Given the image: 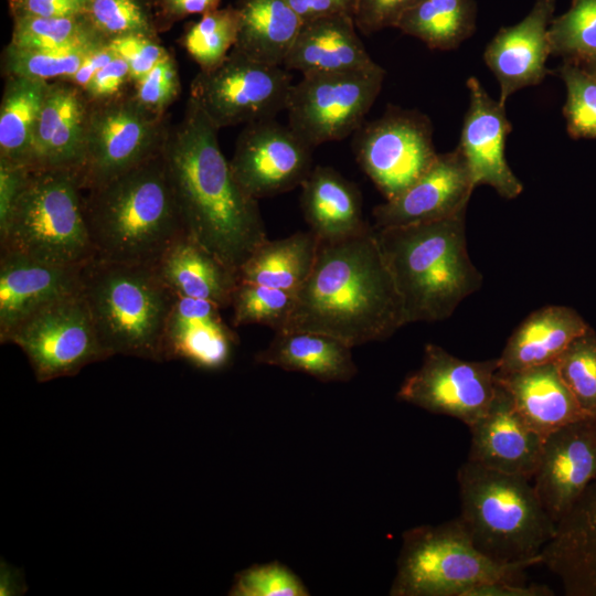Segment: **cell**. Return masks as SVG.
Here are the masks:
<instances>
[{
	"label": "cell",
	"mask_w": 596,
	"mask_h": 596,
	"mask_svg": "<svg viewBox=\"0 0 596 596\" xmlns=\"http://www.w3.org/2000/svg\"><path fill=\"white\" fill-rule=\"evenodd\" d=\"M460 515L475 545L501 563L541 565L556 524L532 480L466 460L457 471Z\"/></svg>",
	"instance_id": "obj_5"
},
{
	"label": "cell",
	"mask_w": 596,
	"mask_h": 596,
	"mask_svg": "<svg viewBox=\"0 0 596 596\" xmlns=\"http://www.w3.org/2000/svg\"><path fill=\"white\" fill-rule=\"evenodd\" d=\"M546 585L529 584L523 579H499L470 588L465 596H553Z\"/></svg>",
	"instance_id": "obj_50"
},
{
	"label": "cell",
	"mask_w": 596,
	"mask_h": 596,
	"mask_svg": "<svg viewBox=\"0 0 596 596\" xmlns=\"http://www.w3.org/2000/svg\"><path fill=\"white\" fill-rule=\"evenodd\" d=\"M476 19L473 0H419L404 13L396 29L432 50L448 51L475 32Z\"/></svg>",
	"instance_id": "obj_34"
},
{
	"label": "cell",
	"mask_w": 596,
	"mask_h": 596,
	"mask_svg": "<svg viewBox=\"0 0 596 596\" xmlns=\"http://www.w3.org/2000/svg\"><path fill=\"white\" fill-rule=\"evenodd\" d=\"M85 191L95 258L155 265L185 234L161 152Z\"/></svg>",
	"instance_id": "obj_3"
},
{
	"label": "cell",
	"mask_w": 596,
	"mask_h": 596,
	"mask_svg": "<svg viewBox=\"0 0 596 596\" xmlns=\"http://www.w3.org/2000/svg\"><path fill=\"white\" fill-rule=\"evenodd\" d=\"M352 347L316 331L278 330L268 345L258 351V364L301 372L321 382H348L358 373Z\"/></svg>",
	"instance_id": "obj_29"
},
{
	"label": "cell",
	"mask_w": 596,
	"mask_h": 596,
	"mask_svg": "<svg viewBox=\"0 0 596 596\" xmlns=\"http://www.w3.org/2000/svg\"><path fill=\"white\" fill-rule=\"evenodd\" d=\"M356 30L349 15L304 22L283 66L302 76L370 68L376 63Z\"/></svg>",
	"instance_id": "obj_25"
},
{
	"label": "cell",
	"mask_w": 596,
	"mask_h": 596,
	"mask_svg": "<svg viewBox=\"0 0 596 596\" xmlns=\"http://www.w3.org/2000/svg\"><path fill=\"white\" fill-rule=\"evenodd\" d=\"M83 267L52 265L20 253L1 251V343H6L14 328L36 311L79 292Z\"/></svg>",
	"instance_id": "obj_20"
},
{
	"label": "cell",
	"mask_w": 596,
	"mask_h": 596,
	"mask_svg": "<svg viewBox=\"0 0 596 596\" xmlns=\"http://www.w3.org/2000/svg\"><path fill=\"white\" fill-rule=\"evenodd\" d=\"M541 556L567 596H596V479L557 523Z\"/></svg>",
	"instance_id": "obj_24"
},
{
	"label": "cell",
	"mask_w": 596,
	"mask_h": 596,
	"mask_svg": "<svg viewBox=\"0 0 596 596\" xmlns=\"http://www.w3.org/2000/svg\"><path fill=\"white\" fill-rule=\"evenodd\" d=\"M555 7L556 0H534L524 19L501 28L488 43L483 60L499 82L502 105L517 91L539 85L549 74L547 30Z\"/></svg>",
	"instance_id": "obj_21"
},
{
	"label": "cell",
	"mask_w": 596,
	"mask_h": 596,
	"mask_svg": "<svg viewBox=\"0 0 596 596\" xmlns=\"http://www.w3.org/2000/svg\"><path fill=\"white\" fill-rule=\"evenodd\" d=\"M292 76L284 66L256 61L235 47L193 78L190 96L217 128L275 119L286 110Z\"/></svg>",
	"instance_id": "obj_10"
},
{
	"label": "cell",
	"mask_w": 596,
	"mask_h": 596,
	"mask_svg": "<svg viewBox=\"0 0 596 596\" xmlns=\"http://www.w3.org/2000/svg\"><path fill=\"white\" fill-rule=\"evenodd\" d=\"M300 188L305 221L321 242L343 241L371 227L359 188L333 168L313 167Z\"/></svg>",
	"instance_id": "obj_26"
},
{
	"label": "cell",
	"mask_w": 596,
	"mask_h": 596,
	"mask_svg": "<svg viewBox=\"0 0 596 596\" xmlns=\"http://www.w3.org/2000/svg\"><path fill=\"white\" fill-rule=\"evenodd\" d=\"M579 64L581 66H583L586 71H588L589 73H592L594 76H596V56L590 58V60H587L583 63H577Z\"/></svg>",
	"instance_id": "obj_55"
},
{
	"label": "cell",
	"mask_w": 596,
	"mask_h": 596,
	"mask_svg": "<svg viewBox=\"0 0 596 596\" xmlns=\"http://www.w3.org/2000/svg\"><path fill=\"white\" fill-rule=\"evenodd\" d=\"M231 596H308L304 582L289 567L274 561L254 564L234 576Z\"/></svg>",
	"instance_id": "obj_43"
},
{
	"label": "cell",
	"mask_w": 596,
	"mask_h": 596,
	"mask_svg": "<svg viewBox=\"0 0 596 596\" xmlns=\"http://www.w3.org/2000/svg\"><path fill=\"white\" fill-rule=\"evenodd\" d=\"M106 43L41 50L8 44L3 50L2 68L7 76L66 81L77 72L92 51Z\"/></svg>",
	"instance_id": "obj_37"
},
{
	"label": "cell",
	"mask_w": 596,
	"mask_h": 596,
	"mask_svg": "<svg viewBox=\"0 0 596 596\" xmlns=\"http://www.w3.org/2000/svg\"><path fill=\"white\" fill-rule=\"evenodd\" d=\"M385 70L370 68L302 76L292 84L288 125L311 147L353 135L376 100Z\"/></svg>",
	"instance_id": "obj_9"
},
{
	"label": "cell",
	"mask_w": 596,
	"mask_h": 596,
	"mask_svg": "<svg viewBox=\"0 0 596 596\" xmlns=\"http://www.w3.org/2000/svg\"><path fill=\"white\" fill-rule=\"evenodd\" d=\"M89 102L83 89L63 79L50 82L38 119L31 169L79 172L85 157Z\"/></svg>",
	"instance_id": "obj_23"
},
{
	"label": "cell",
	"mask_w": 596,
	"mask_h": 596,
	"mask_svg": "<svg viewBox=\"0 0 596 596\" xmlns=\"http://www.w3.org/2000/svg\"><path fill=\"white\" fill-rule=\"evenodd\" d=\"M419 0H356L353 20L356 29L365 34L385 28H396L404 13Z\"/></svg>",
	"instance_id": "obj_46"
},
{
	"label": "cell",
	"mask_w": 596,
	"mask_h": 596,
	"mask_svg": "<svg viewBox=\"0 0 596 596\" xmlns=\"http://www.w3.org/2000/svg\"><path fill=\"white\" fill-rule=\"evenodd\" d=\"M108 46L123 57L130 70L132 84L148 74L169 52L158 36L128 34L111 39Z\"/></svg>",
	"instance_id": "obj_45"
},
{
	"label": "cell",
	"mask_w": 596,
	"mask_h": 596,
	"mask_svg": "<svg viewBox=\"0 0 596 596\" xmlns=\"http://www.w3.org/2000/svg\"><path fill=\"white\" fill-rule=\"evenodd\" d=\"M561 379L579 407L596 415V332L589 327L576 337L554 361Z\"/></svg>",
	"instance_id": "obj_41"
},
{
	"label": "cell",
	"mask_w": 596,
	"mask_h": 596,
	"mask_svg": "<svg viewBox=\"0 0 596 596\" xmlns=\"http://www.w3.org/2000/svg\"><path fill=\"white\" fill-rule=\"evenodd\" d=\"M352 136L358 164L385 200L402 194L438 156L432 123L417 110L390 106L381 117L364 121Z\"/></svg>",
	"instance_id": "obj_11"
},
{
	"label": "cell",
	"mask_w": 596,
	"mask_h": 596,
	"mask_svg": "<svg viewBox=\"0 0 596 596\" xmlns=\"http://www.w3.org/2000/svg\"><path fill=\"white\" fill-rule=\"evenodd\" d=\"M235 49L268 65L283 66L304 24L287 0H238Z\"/></svg>",
	"instance_id": "obj_31"
},
{
	"label": "cell",
	"mask_w": 596,
	"mask_h": 596,
	"mask_svg": "<svg viewBox=\"0 0 596 596\" xmlns=\"http://www.w3.org/2000/svg\"><path fill=\"white\" fill-rule=\"evenodd\" d=\"M593 419H594V423H595V426H596V415L593 417Z\"/></svg>",
	"instance_id": "obj_56"
},
{
	"label": "cell",
	"mask_w": 596,
	"mask_h": 596,
	"mask_svg": "<svg viewBox=\"0 0 596 596\" xmlns=\"http://www.w3.org/2000/svg\"><path fill=\"white\" fill-rule=\"evenodd\" d=\"M468 428L471 435L468 460L532 480L544 439L526 424L498 381L488 409Z\"/></svg>",
	"instance_id": "obj_19"
},
{
	"label": "cell",
	"mask_w": 596,
	"mask_h": 596,
	"mask_svg": "<svg viewBox=\"0 0 596 596\" xmlns=\"http://www.w3.org/2000/svg\"><path fill=\"white\" fill-rule=\"evenodd\" d=\"M82 295L110 356L163 362V338L175 295L153 265L94 258L82 269Z\"/></svg>",
	"instance_id": "obj_6"
},
{
	"label": "cell",
	"mask_w": 596,
	"mask_h": 596,
	"mask_svg": "<svg viewBox=\"0 0 596 596\" xmlns=\"http://www.w3.org/2000/svg\"><path fill=\"white\" fill-rule=\"evenodd\" d=\"M149 1H155L156 2L157 0H149Z\"/></svg>",
	"instance_id": "obj_57"
},
{
	"label": "cell",
	"mask_w": 596,
	"mask_h": 596,
	"mask_svg": "<svg viewBox=\"0 0 596 596\" xmlns=\"http://www.w3.org/2000/svg\"><path fill=\"white\" fill-rule=\"evenodd\" d=\"M115 56L116 53L107 43L100 45L89 53L77 72L66 81L84 91L96 73L107 65Z\"/></svg>",
	"instance_id": "obj_53"
},
{
	"label": "cell",
	"mask_w": 596,
	"mask_h": 596,
	"mask_svg": "<svg viewBox=\"0 0 596 596\" xmlns=\"http://www.w3.org/2000/svg\"><path fill=\"white\" fill-rule=\"evenodd\" d=\"M515 408L543 439L556 429L590 417L578 405L554 362L496 374Z\"/></svg>",
	"instance_id": "obj_27"
},
{
	"label": "cell",
	"mask_w": 596,
	"mask_h": 596,
	"mask_svg": "<svg viewBox=\"0 0 596 596\" xmlns=\"http://www.w3.org/2000/svg\"><path fill=\"white\" fill-rule=\"evenodd\" d=\"M547 38L551 55L583 63L596 56V0H572L566 12L552 19Z\"/></svg>",
	"instance_id": "obj_38"
},
{
	"label": "cell",
	"mask_w": 596,
	"mask_h": 596,
	"mask_svg": "<svg viewBox=\"0 0 596 596\" xmlns=\"http://www.w3.org/2000/svg\"><path fill=\"white\" fill-rule=\"evenodd\" d=\"M108 42L84 18L15 17L10 45L20 49H58Z\"/></svg>",
	"instance_id": "obj_35"
},
{
	"label": "cell",
	"mask_w": 596,
	"mask_h": 596,
	"mask_svg": "<svg viewBox=\"0 0 596 596\" xmlns=\"http://www.w3.org/2000/svg\"><path fill=\"white\" fill-rule=\"evenodd\" d=\"M167 127L166 116L148 111L132 94L89 103L85 157L79 169L84 191L160 152Z\"/></svg>",
	"instance_id": "obj_13"
},
{
	"label": "cell",
	"mask_w": 596,
	"mask_h": 596,
	"mask_svg": "<svg viewBox=\"0 0 596 596\" xmlns=\"http://www.w3.org/2000/svg\"><path fill=\"white\" fill-rule=\"evenodd\" d=\"M129 84H132L129 66L116 55L96 73L83 92L89 103H104L127 94Z\"/></svg>",
	"instance_id": "obj_47"
},
{
	"label": "cell",
	"mask_w": 596,
	"mask_h": 596,
	"mask_svg": "<svg viewBox=\"0 0 596 596\" xmlns=\"http://www.w3.org/2000/svg\"><path fill=\"white\" fill-rule=\"evenodd\" d=\"M304 22L332 17L354 15L356 0H287Z\"/></svg>",
	"instance_id": "obj_51"
},
{
	"label": "cell",
	"mask_w": 596,
	"mask_h": 596,
	"mask_svg": "<svg viewBox=\"0 0 596 596\" xmlns=\"http://www.w3.org/2000/svg\"><path fill=\"white\" fill-rule=\"evenodd\" d=\"M497 371L498 358L468 361L427 343L421 366L405 377L396 398L470 426L494 396Z\"/></svg>",
	"instance_id": "obj_14"
},
{
	"label": "cell",
	"mask_w": 596,
	"mask_h": 596,
	"mask_svg": "<svg viewBox=\"0 0 596 596\" xmlns=\"http://www.w3.org/2000/svg\"><path fill=\"white\" fill-rule=\"evenodd\" d=\"M217 130L189 96L182 119L168 125L160 152L185 234L238 274L267 234L258 200L236 181Z\"/></svg>",
	"instance_id": "obj_1"
},
{
	"label": "cell",
	"mask_w": 596,
	"mask_h": 596,
	"mask_svg": "<svg viewBox=\"0 0 596 596\" xmlns=\"http://www.w3.org/2000/svg\"><path fill=\"white\" fill-rule=\"evenodd\" d=\"M530 563H501L482 553L459 517L402 535L391 596H465L478 585L523 579Z\"/></svg>",
	"instance_id": "obj_8"
},
{
	"label": "cell",
	"mask_w": 596,
	"mask_h": 596,
	"mask_svg": "<svg viewBox=\"0 0 596 596\" xmlns=\"http://www.w3.org/2000/svg\"><path fill=\"white\" fill-rule=\"evenodd\" d=\"M556 73L566 87L563 115L568 135L596 139V76L570 61H563Z\"/></svg>",
	"instance_id": "obj_42"
},
{
	"label": "cell",
	"mask_w": 596,
	"mask_h": 596,
	"mask_svg": "<svg viewBox=\"0 0 596 596\" xmlns=\"http://www.w3.org/2000/svg\"><path fill=\"white\" fill-rule=\"evenodd\" d=\"M177 296L203 299L221 309L231 307L238 274L184 234L153 265Z\"/></svg>",
	"instance_id": "obj_30"
},
{
	"label": "cell",
	"mask_w": 596,
	"mask_h": 596,
	"mask_svg": "<svg viewBox=\"0 0 596 596\" xmlns=\"http://www.w3.org/2000/svg\"><path fill=\"white\" fill-rule=\"evenodd\" d=\"M403 326L402 301L371 226L343 241H320L284 329L324 333L353 348L386 340Z\"/></svg>",
	"instance_id": "obj_2"
},
{
	"label": "cell",
	"mask_w": 596,
	"mask_h": 596,
	"mask_svg": "<svg viewBox=\"0 0 596 596\" xmlns=\"http://www.w3.org/2000/svg\"><path fill=\"white\" fill-rule=\"evenodd\" d=\"M9 342L24 352L40 383L74 376L88 364L109 358L82 291L23 320L7 338Z\"/></svg>",
	"instance_id": "obj_12"
},
{
	"label": "cell",
	"mask_w": 596,
	"mask_h": 596,
	"mask_svg": "<svg viewBox=\"0 0 596 596\" xmlns=\"http://www.w3.org/2000/svg\"><path fill=\"white\" fill-rule=\"evenodd\" d=\"M31 168L0 161V232L4 230Z\"/></svg>",
	"instance_id": "obj_49"
},
{
	"label": "cell",
	"mask_w": 596,
	"mask_h": 596,
	"mask_svg": "<svg viewBox=\"0 0 596 596\" xmlns=\"http://www.w3.org/2000/svg\"><path fill=\"white\" fill-rule=\"evenodd\" d=\"M469 106L458 147L469 166L475 187L486 184L512 200L523 191L522 182L509 167L505 139L512 130L504 105L492 99L476 77L467 81Z\"/></svg>",
	"instance_id": "obj_18"
},
{
	"label": "cell",
	"mask_w": 596,
	"mask_h": 596,
	"mask_svg": "<svg viewBox=\"0 0 596 596\" xmlns=\"http://www.w3.org/2000/svg\"><path fill=\"white\" fill-rule=\"evenodd\" d=\"M47 81L7 76L0 105V161L31 168Z\"/></svg>",
	"instance_id": "obj_33"
},
{
	"label": "cell",
	"mask_w": 596,
	"mask_h": 596,
	"mask_svg": "<svg viewBox=\"0 0 596 596\" xmlns=\"http://www.w3.org/2000/svg\"><path fill=\"white\" fill-rule=\"evenodd\" d=\"M15 17H73L83 12V0H8Z\"/></svg>",
	"instance_id": "obj_48"
},
{
	"label": "cell",
	"mask_w": 596,
	"mask_h": 596,
	"mask_svg": "<svg viewBox=\"0 0 596 596\" xmlns=\"http://www.w3.org/2000/svg\"><path fill=\"white\" fill-rule=\"evenodd\" d=\"M220 310L211 301L175 295L164 329L163 361L182 360L204 371L227 368L238 338Z\"/></svg>",
	"instance_id": "obj_22"
},
{
	"label": "cell",
	"mask_w": 596,
	"mask_h": 596,
	"mask_svg": "<svg viewBox=\"0 0 596 596\" xmlns=\"http://www.w3.org/2000/svg\"><path fill=\"white\" fill-rule=\"evenodd\" d=\"M375 232L402 301L405 326L449 318L481 287L483 277L467 248L466 212Z\"/></svg>",
	"instance_id": "obj_4"
},
{
	"label": "cell",
	"mask_w": 596,
	"mask_h": 596,
	"mask_svg": "<svg viewBox=\"0 0 596 596\" xmlns=\"http://www.w3.org/2000/svg\"><path fill=\"white\" fill-rule=\"evenodd\" d=\"M320 240L310 230L266 240L238 270L241 281L297 294L315 265Z\"/></svg>",
	"instance_id": "obj_32"
},
{
	"label": "cell",
	"mask_w": 596,
	"mask_h": 596,
	"mask_svg": "<svg viewBox=\"0 0 596 596\" xmlns=\"http://www.w3.org/2000/svg\"><path fill=\"white\" fill-rule=\"evenodd\" d=\"M296 302V294L259 284L238 281L231 307L233 324H262L275 331L288 323Z\"/></svg>",
	"instance_id": "obj_39"
},
{
	"label": "cell",
	"mask_w": 596,
	"mask_h": 596,
	"mask_svg": "<svg viewBox=\"0 0 596 596\" xmlns=\"http://www.w3.org/2000/svg\"><path fill=\"white\" fill-rule=\"evenodd\" d=\"M312 150L288 124L260 120L240 132L230 166L244 192L259 200L300 187L313 168Z\"/></svg>",
	"instance_id": "obj_15"
},
{
	"label": "cell",
	"mask_w": 596,
	"mask_h": 596,
	"mask_svg": "<svg viewBox=\"0 0 596 596\" xmlns=\"http://www.w3.org/2000/svg\"><path fill=\"white\" fill-rule=\"evenodd\" d=\"M79 172L75 169H31L0 232L1 251L36 260L83 267L95 258Z\"/></svg>",
	"instance_id": "obj_7"
},
{
	"label": "cell",
	"mask_w": 596,
	"mask_h": 596,
	"mask_svg": "<svg viewBox=\"0 0 596 596\" xmlns=\"http://www.w3.org/2000/svg\"><path fill=\"white\" fill-rule=\"evenodd\" d=\"M467 160L457 146L438 153L429 169L402 194L376 205L375 228L428 223L467 212L475 190Z\"/></svg>",
	"instance_id": "obj_17"
},
{
	"label": "cell",
	"mask_w": 596,
	"mask_h": 596,
	"mask_svg": "<svg viewBox=\"0 0 596 596\" xmlns=\"http://www.w3.org/2000/svg\"><path fill=\"white\" fill-rule=\"evenodd\" d=\"M238 30L236 7L217 8L190 24L181 43L201 71H210L220 65L235 46Z\"/></svg>",
	"instance_id": "obj_36"
},
{
	"label": "cell",
	"mask_w": 596,
	"mask_h": 596,
	"mask_svg": "<svg viewBox=\"0 0 596 596\" xmlns=\"http://www.w3.org/2000/svg\"><path fill=\"white\" fill-rule=\"evenodd\" d=\"M590 326L573 308L544 306L532 311L511 333L498 356V373L505 374L554 362Z\"/></svg>",
	"instance_id": "obj_28"
},
{
	"label": "cell",
	"mask_w": 596,
	"mask_h": 596,
	"mask_svg": "<svg viewBox=\"0 0 596 596\" xmlns=\"http://www.w3.org/2000/svg\"><path fill=\"white\" fill-rule=\"evenodd\" d=\"M221 0H157L166 22H175L192 14L203 15L219 8Z\"/></svg>",
	"instance_id": "obj_52"
},
{
	"label": "cell",
	"mask_w": 596,
	"mask_h": 596,
	"mask_svg": "<svg viewBox=\"0 0 596 596\" xmlns=\"http://www.w3.org/2000/svg\"><path fill=\"white\" fill-rule=\"evenodd\" d=\"M82 14L107 41L128 34L158 36L147 0H83Z\"/></svg>",
	"instance_id": "obj_40"
},
{
	"label": "cell",
	"mask_w": 596,
	"mask_h": 596,
	"mask_svg": "<svg viewBox=\"0 0 596 596\" xmlns=\"http://www.w3.org/2000/svg\"><path fill=\"white\" fill-rule=\"evenodd\" d=\"M134 85V98L148 111L164 116L181 91L178 64L169 52L148 74Z\"/></svg>",
	"instance_id": "obj_44"
},
{
	"label": "cell",
	"mask_w": 596,
	"mask_h": 596,
	"mask_svg": "<svg viewBox=\"0 0 596 596\" xmlns=\"http://www.w3.org/2000/svg\"><path fill=\"white\" fill-rule=\"evenodd\" d=\"M595 479L596 426L593 417L563 426L544 438L532 483L556 525Z\"/></svg>",
	"instance_id": "obj_16"
},
{
	"label": "cell",
	"mask_w": 596,
	"mask_h": 596,
	"mask_svg": "<svg viewBox=\"0 0 596 596\" xmlns=\"http://www.w3.org/2000/svg\"><path fill=\"white\" fill-rule=\"evenodd\" d=\"M28 585L21 568L3 558L0 562V596H20L25 594Z\"/></svg>",
	"instance_id": "obj_54"
}]
</instances>
